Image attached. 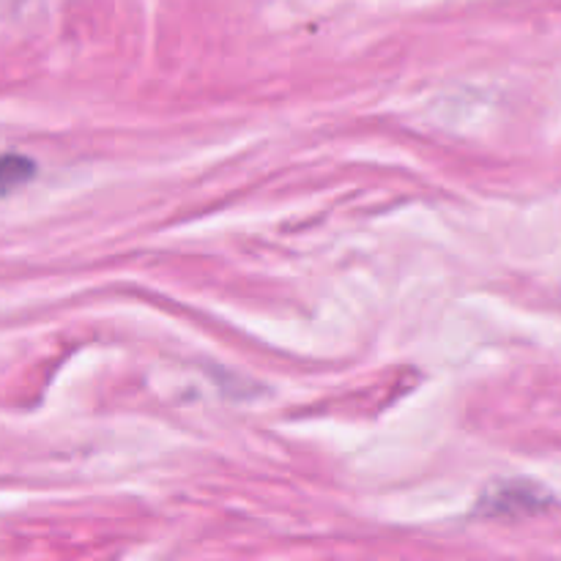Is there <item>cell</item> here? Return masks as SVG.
<instances>
[{"label":"cell","instance_id":"obj_1","mask_svg":"<svg viewBox=\"0 0 561 561\" xmlns=\"http://www.w3.org/2000/svg\"><path fill=\"white\" fill-rule=\"evenodd\" d=\"M31 168H33V164L22 162V159L5 157V162H3V186H5V190H11V179H14V175H22V179H27V175H31Z\"/></svg>","mask_w":561,"mask_h":561}]
</instances>
